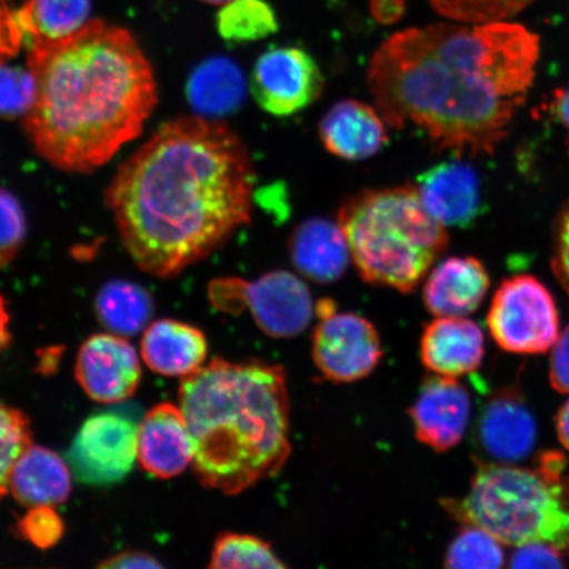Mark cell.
I'll list each match as a JSON object with an SVG mask.
<instances>
[{
	"mask_svg": "<svg viewBox=\"0 0 569 569\" xmlns=\"http://www.w3.org/2000/svg\"><path fill=\"white\" fill-rule=\"evenodd\" d=\"M539 38L507 21L410 28L382 42L368 70L377 111L438 148L492 153L536 77Z\"/></svg>",
	"mask_w": 569,
	"mask_h": 569,
	"instance_id": "6da1fadb",
	"label": "cell"
},
{
	"mask_svg": "<svg viewBox=\"0 0 569 569\" xmlns=\"http://www.w3.org/2000/svg\"><path fill=\"white\" fill-rule=\"evenodd\" d=\"M254 178L229 126L182 117L163 123L119 167L106 204L134 264L172 279L251 220Z\"/></svg>",
	"mask_w": 569,
	"mask_h": 569,
	"instance_id": "7a4b0ae2",
	"label": "cell"
},
{
	"mask_svg": "<svg viewBox=\"0 0 569 569\" xmlns=\"http://www.w3.org/2000/svg\"><path fill=\"white\" fill-rule=\"evenodd\" d=\"M33 98L23 117L36 153L90 173L140 137L159 101L151 62L133 36L90 20L69 38L28 49Z\"/></svg>",
	"mask_w": 569,
	"mask_h": 569,
	"instance_id": "3957f363",
	"label": "cell"
},
{
	"mask_svg": "<svg viewBox=\"0 0 569 569\" xmlns=\"http://www.w3.org/2000/svg\"><path fill=\"white\" fill-rule=\"evenodd\" d=\"M180 408L206 488L239 495L279 473L290 457L289 391L280 366L212 360L183 377Z\"/></svg>",
	"mask_w": 569,
	"mask_h": 569,
	"instance_id": "277c9868",
	"label": "cell"
},
{
	"mask_svg": "<svg viewBox=\"0 0 569 569\" xmlns=\"http://www.w3.org/2000/svg\"><path fill=\"white\" fill-rule=\"evenodd\" d=\"M338 223L362 280L411 293L448 247L446 227L419 197L417 184L367 190L340 209Z\"/></svg>",
	"mask_w": 569,
	"mask_h": 569,
	"instance_id": "5b68a950",
	"label": "cell"
},
{
	"mask_svg": "<svg viewBox=\"0 0 569 569\" xmlns=\"http://www.w3.org/2000/svg\"><path fill=\"white\" fill-rule=\"evenodd\" d=\"M563 462L547 458L540 471L479 465L462 500H443L447 513L492 533L502 545L547 543L569 549V496L560 481Z\"/></svg>",
	"mask_w": 569,
	"mask_h": 569,
	"instance_id": "8992f818",
	"label": "cell"
},
{
	"mask_svg": "<svg viewBox=\"0 0 569 569\" xmlns=\"http://www.w3.org/2000/svg\"><path fill=\"white\" fill-rule=\"evenodd\" d=\"M210 298L224 311L251 312L270 338H295L308 329L312 298L308 287L287 270H273L254 281L223 279L212 282Z\"/></svg>",
	"mask_w": 569,
	"mask_h": 569,
	"instance_id": "52a82bcc",
	"label": "cell"
},
{
	"mask_svg": "<svg viewBox=\"0 0 569 569\" xmlns=\"http://www.w3.org/2000/svg\"><path fill=\"white\" fill-rule=\"evenodd\" d=\"M488 326L498 346L515 353L546 352L559 338L557 305L545 284L528 274L501 283Z\"/></svg>",
	"mask_w": 569,
	"mask_h": 569,
	"instance_id": "ba28073f",
	"label": "cell"
},
{
	"mask_svg": "<svg viewBox=\"0 0 569 569\" xmlns=\"http://www.w3.org/2000/svg\"><path fill=\"white\" fill-rule=\"evenodd\" d=\"M325 77L309 52L298 47H277L254 62L249 90L256 103L274 117L295 116L317 102Z\"/></svg>",
	"mask_w": 569,
	"mask_h": 569,
	"instance_id": "9c48e42d",
	"label": "cell"
},
{
	"mask_svg": "<svg viewBox=\"0 0 569 569\" xmlns=\"http://www.w3.org/2000/svg\"><path fill=\"white\" fill-rule=\"evenodd\" d=\"M139 426L116 412L84 421L68 452L76 478L88 486H112L132 471L138 459Z\"/></svg>",
	"mask_w": 569,
	"mask_h": 569,
	"instance_id": "30bf717a",
	"label": "cell"
},
{
	"mask_svg": "<svg viewBox=\"0 0 569 569\" xmlns=\"http://www.w3.org/2000/svg\"><path fill=\"white\" fill-rule=\"evenodd\" d=\"M312 333V359L325 379L355 382L371 375L382 358L379 332L352 312L318 318Z\"/></svg>",
	"mask_w": 569,
	"mask_h": 569,
	"instance_id": "8fae6325",
	"label": "cell"
},
{
	"mask_svg": "<svg viewBox=\"0 0 569 569\" xmlns=\"http://www.w3.org/2000/svg\"><path fill=\"white\" fill-rule=\"evenodd\" d=\"M77 381L91 400L116 403L138 390L141 366L130 341L117 333H97L80 348L76 361Z\"/></svg>",
	"mask_w": 569,
	"mask_h": 569,
	"instance_id": "7c38bea8",
	"label": "cell"
},
{
	"mask_svg": "<svg viewBox=\"0 0 569 569\" xmlns=\"http://www.w3.org/2000/svg\"><path fill=\"white\" fill-rule=\"evenodd\" d=\"M409 412L419 442L445 452L465 437L471 397L453 377L433 375L423 381Z\"/></svg>",
	"mask_w": 569,
	"mask_h": 569,
	"instance_id": "4fadbf2b",
	"label": "cell"
},
{
	"mask_svg": "<svg viewBox=\"0 0 569 569\" xmlns=\"http://www.w3.org/2000/svg\"><path fill=\"white\" fill-rule=\"evenodd\" d=\"M417 189L427 212L445 227L466 229L482 209L480 178L469 163H437L418 177Z\"/></svg>",
	"mask_w": 569,
	"mask_h": 569,
	"instance_id": "5bb4252c",
	"label": "cell"
},
{
	"mask_svg": "<svg viewBox=\"0 0 569 569\" xmlns=\"http://www.w3.org/2000/svg\"><path fill=\"white\" fill-rule=\"evenodd\" d=\"M138 459L159 479L176 478L193 462V438L181 408L160 403L148 411L139 426Z\"/></svg>",
	"mask_w": 569,
	"mask_h": 569,
	"instance_id": "9a60e30c",
	"label": "cell"
},
{
	"mask_svg": "<svg viewBox=\"0 0 569 569\" xmlns=\"http://www.w3.org/2000/svg\"><path fill=\"white\" fill-rule=\"evenodd\" d=\"M325 148L339 159L373 158L388 142L387 122L373 107L343 99L332 104L319 123Z\"/></svg>",
	"mask_w": 569,
	"mask_h": 569,
	"instance_id": "2e32d148",
	"label": "cell"
},
{
	"mask_svg": "<svg viewBox=\"0 0 569 569\" xmlns=\"http://www.w3.org/2000/svg\"><path fill=\"white\" fill-rule=\"evenodd\" d=\"M423 366L432 373L461 377L476 371L483 358V333L465 317H437L421 339Z\"/></svg>",
	"mask_w": 569,
	"mask_h": 569,
	"instance_id": "e0dca14e",
	"label": "cell"
},
{
	"mask_svg": "<svg viewBox=\"0 0 569 569\" xmlns=\"http://www.w3.org/2000/svg\"><path fill=\"white\" fill-rule=\"evenodd\" d=\"M490 280L481 261L448 258L431 270L423 287L426 309L436 317H466L479 309Z\"/></svg>",
	"mask_w": 569,
	"mask_h": 569,
	"instance_id": "ac0fdd59",
	"label": "cell"
},
{
	"mask_svg": "<svg viewBox=\"0 0 569 569\" xmlns=\"http://www.w3.org/2000/svg\"><path fill=\"white\" fill-rule=\"evenodd\" d=\"M289 252L298 272L322 284L338 281L352 260L340 224L325 218H310L298 224Z\"/></svg>",
	"mask_w": 569,
	"mask_h": 569,
	"instance_id": "d6986e66",
	"label": "cell"
},
{
	"mask_svg": "<svg viewBox=\"0 0 569 569\" xmlns=\"http://www.w3.org/2000/svg\"><path fill=\"white\" fill-rule=\"evenodd\" d=\"M480 446L497 461L528 457L536 446L537 427L528 408L513 395H500L483 408L478 426Z\"/></svg>",
	"mask_w": 569,
	"mask_h": 569,
	"instance_id": "ffe728a7",
	"label": "cell"
},
{
	"mask_svg": "<svg viewBox=\"0 0 569 569\" xmlns=\"http://www.w3.org/2000/svg\"><path fill=\"white\" fill-rule=\"evenodd\" d=\"M208 340L196 327L172 319L149 325L141 339V356L151 371L187 377L203 367Z\"/></svg>",
	"mask_w": 569,
	"mask_h": 569,
	"instance_id": "44dd1931",
	"label": "cell"
},
{
	"mask_svg": "<svg viewBox=\"0 0 569 569\" xmlns=\"http://www.w3.org/2000/svg\"><path fill=\"white\" fill-rule=\"evenodd\" d=\"M10 490L28 508L56 507L70 496V469L53 451L31 446L13 468Z\"/></svg>",
	"mask_w": 569,
	"mask_h": 569,
	"instance_id": "7402d4cb",
	"label": "cell"
},
{
	"mask_svg": "<svg viewBox=\"0 0 569 569\" xmlns=\"http://www.w3.org/2000/svg\"><path fill=\"white\" fill-rule=\"evenodd\" d=\"M247 81L238 63L223 56L210 57L191 73L188 98L199 117L216 119L237 112L243 104Z\"/></svg>",
	"mask_w": 569,
	"mask_h": 569,
	"instance_id": "603a6c76",
	"label": "cell"
},
{
	"mask_svg": "<svg viewBox=\"0 0 569 569\" xmlns=\"http://www.w3.org/2000/svg\"><path fill=\"white\" fill-rule=\"evenodd\" d=\"M90 0H26L16 12L28 49L69 38L89 23Z\"/></svg>",
	"mask_w": 569,
	"mask_h": 569,
	"instance_id": "cb8c5ba5",
	"label": "cell"
},
{
	"mask_svg": "<svg viewBox=\"0 0 569 569\" xmlns=\"http://www.w3.org/2000/svg\"><path fill=\"white\" fill-rule=\"evenodd\" d=\"M96 315L110 332L133 337L148 327L153 315V300L140 284L116 280L98 291Z\"/></svg>",
	"mask_w": 569,
	"mask_h": 569,
	"instance_id": "d4e9b609",
	"label": "cell"
},
{
	"mask_svg": "<svg viewBox=\"0 0 569 569\" xmlns=\"http://www.w3.org/2000/svg\"><path fill=\"white\" fill-rule=\"evenodd\" d=\"M280 23L267 0H231L217 16V30L227 42L246 44L269 38Z\"/></svg>",
	"mask_w": 569,
	"mask_h": 569,
	"instance_id": "484cf974",
	"label": "cell"
},
{
	"mask_svg": "<svg viewBox=\"0 0 569 569\" xmlns=\"http://www.w3.org/2000/svg\"><path fill=\"white\" fill-rule=\"evenodd\" d=\"M210 568L253 569L287 568L272 547L248 533L224 532L217 539L211 553Z\"/></svg>",
	"mask_w": 569,
	"mask_h": 569,
	"instance_id": "4316f807",
	"label": "cell"
},
{
	"mask_svg": "<svg viewBox=\"0 0 569 569\" xmlns=\"http://www.w3.org/2000/svg\"><path fill=\"white\" fill-rule=\"evenodd\" d=\"M500 540L492 533L467 525L446 552L445 566L460 569H496L503 566Z\"/></svg>",
	"mask_w": 569,
	"mask_h": 569,
	"instance_id": "83f0119b",
	"label": "cell"
},
{
	"mask_svg": "<svg viewBox=\"0 0 569 569\" xmlns=\"http://www.w3.org/2000/svg\"><path fill=\"white\" fill-rule=\"evenodd\" d=\"M31 446L32 431L24 412L0 402V500L10 490L13 468Z\"/></svg>",
	"mask_w": 569,
	"mask_h": 569,
	"instance_id": "f1b7e54d",
	"label": "cell"
},
{
	"mask_svg": "<svg viewBox=\"0 0 569 569\" xmlns=\"http://www.w3.org/2000/svg\"><path fill=\"white\" fill-rule=\"evenodd\" d=\"M533 2L536 0H430L439 16L472 24L515 18Z\"/></svg>",
	"mask_w": 569,
	"mask_h": 569,
	"instance_id": "f546056e",
	"label": "cell"
},
{
	"mask_svg": "<svg viewBox=\"0 0 569 569\" xmlns=\"http://www.w3.org/2000/svg\"><path fill=\"white\" fill-rule=\"evenodd\" d=\"M27 233L23 209L9 190L0 187V269L17 258Z\"/></svg>",
	"mask_w": 569,
	"mask_h": 569,
	"instance_id": "4dcf8cb0",
	"label": "cell"
},
{
	"mask_svg": "<svg viewBox=\"0 0 569 569\" xmlns=\"http://www.w3.org/2000/svg\"><path fill=\"white\" fill-rule=\"evenodd\" d=\"M33 98V80L30 70H21L0 63V117L26 116Z\"/></svg>",
	"mask_w": 569,
	"mask_h": 569,
	"instance_id": "1f68e13d",
	"label": "cell"
},
{
	"mask_svg": "<svg viewBox=\"0 0 569 569\" xmlns=\"http://www.w3.org/2000/svg\"><path fill=\"white\" fill-rule=\"evenodd\" d=\"M17 530L21 539L38 549H52L63 536V522L53 507H32L19 519Z\"/></svg>",
	"mask_w": 569,
	"mask_h": 569,
	"instance_id": "d6a6232c",
	"label": "cell"
},
{
	"mask_svg": "<svg viewBox=\"0 0 569 569\" xmlns=\"http://www.w3.org/2000/svg\"><path fill=\"white\" fill-rule=\"evenodd\" d=\"M513 568H561L565 566L560 550L547 543L519 546L511 557Z\"/></svg>",
	"mask_w": 569,
	"mask_h": 569,
	"instance_id": "836d02e7",
	"label": "cell"
},
{
	"mask_svg": "<svg viewBox=\"0 0 569 569\" xmlns=\"http://www.w3.org/2000/svg\"><path fill=\"white\" fill-rule=\"evenodd\" d=\"M23 34L17 21L16 13L0 3V63L16 57L20 51Z\"/></svg>",
	"mask_w": 569,
	"mask_h": 569,
	"instance_id": "e575fe53",
	"label": "cell"
},
{
	"mask_svg": "<svg viewBox=\"0 0 569 569\" xmlns=\"http://www.w3.org/2000/svg\"><path fill=\"white\" fill-rule=\"evenodd\" d=\"M550 380L560 393H569V326L553 345Z\"/></svg>",
	"mask_w": 569,
	"mask_h": 569,
	"instance_id": "d590c367",
	"label": "cell"
},
{
	"mask_svg": "<svg viewBox=\"0 0 569 569\" xmlns=\"http://www.w3.org/2000/svg\"><path fill=\"white\" fill-rule=\"evenodd\" d=\"M552 267L555 274L569 296V210L560 219Z\"/></svg>",
	"mask_w": 569,
	"mask_h": 569,
	"instance_id": "8d00e7d4",
	"label": "cell"
},
{
	"mask_svg": "<svg viewBox=\"0 0 569 569\" xmlns=\"http://www.w3.org/2000/svg\"><path fill=\"white\" fill-rule=\"evenodd\" d=\"M99 568H111V569H140V568H161L162 565L158 559L147 552L141 551H124L113 557L106 559Z\"/></svg>",
	"mask_w": 569,
	"mask_h": 569,
	"instance_id": "74e56055",
	"label": "cell"
},
{
	"mask_svg": "<svg viewBox=\"0 0 569 569\" xmlns=\"http://www.w3.org/2000/svg\"><path fill=\"white\" fill-rule=\"evenodd\" d=\"M369 9L377 23L391 26L403 18L407 0H371Z\"/></svg>",
	"mask_w": 569,
	"mask_h": 569,
	"instance_id": "f35d334b",
	"label": "cell"
},
{
	"mask_svg": "<svg viewBox=\"0 0 569 569\" xmlns=\"http://www.w3.org/2000/svg\"><path fill=\"white\" fill-rule=\"evenodd\" d=\"M552 112L559 123L569 130V87L555 91Z\"/></svg>",
	"mask_w": 569,
	"mask_h": 569,
	"instance_id": "ab89813d",
	"label": "cell"
},
{
	"mask_svg": "<svg viewBox=\"0 0 569 569\" xmlns=\"http://www.w3.org/2000/svg\"><path fill=\"white\" fill-rule=\"evenodd\" d=\"M558 437L561 445L569 450V401L561 408L558 416Z\"/></svg>",
	"mask_w": 569,
	"mask_h": 569,
	"instance_id": "60d3db41",
	"label": "cell"
},
{
	"mask_svg": "<svg viewBox=\"0 0 569 569\" xmlns=\"http://www.w3.org/2000/svg\"><path fill=\"white\" fill-rule=\"evenodd\" d=\"M7 326H9V315L6 311L3 297L0 296V351L10 343L11 336Z\"/></svg>",
	"mask_w": 569,
	"mask_h": 569,
	"instance_id": "b9f144b4",
	"label": "cell"
},
{
	"mask_svg": "<svg viewBox=\"0 0 569 569\" xmlns=\"http://www.w3.org/2000/svg\"><path fill=\"white\" fill-rule=\"evenodd\" d=\"M202 2L210 3V4H226L231 2V0H202Z\"/></svg>",
	"mask_w": 569,
	"mask_h": 569,
	"instance_id": "7bdbcfd3",
	"label": "cell"
}]
</instances>
